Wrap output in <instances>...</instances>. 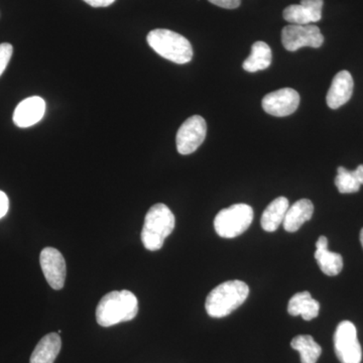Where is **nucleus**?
<instances>
[{
    "instance_id": "nucleus-1",
    "label": "nucleus",
    "mask_w": 363,
    "mask_h": 363,
    "mask_svg": "<svg viewBox=\"0 0 363 363\" xmlns=\"http://www.w3.org/2000/svg\"><path fill=\"white\" fill-rule=\"evenodd\" d=\"M138 313V301L130 291H112L100 300L96 308L97 323L111 327L131 321Z\"/></svg>"
},
{
    "instance_id": "nucleus-2",
    "label": "nucleus",
    "mask_w": 363,
    "mask_h": 363,
    "mask_svg": "<svg viewBox=\"0 0 363 363\" xmlns=\"http://www.w3.org/2000/svg\"><path fill=\"white\" fill-rule=\"evenodd\" d=\"M250 286L242 281H227L214 288L207 296L205 309L212 318L228 316L247 301Z\"/></svg>"
},
{
    "instance_id": "nucleus-3",
    "label": "nucleus",
    "mask_w": 363,
    "mask_h": 363,
    "mask_svg": "<svg viewBox=\"0 0 363 363\" xmlns=\"http://www.w3.org/2000/svg\"><path fill=\"white\" fill-rule=\"evenodd\" d=\"M176 219L167 205L157 203L145 215L142 230L143 247L150 252L161 250L169 234L175 228Z\"/></svg>"
},
{
    "instance_id": "nucleus-4",
    "label": "nucleus",
    "mask_w": 363,
    "mask_h": 363,
    "mask_svg": "<svg viewBox=\"0 0 363 363\" xmlns=\"http://www.w3.org/2000/svg\"><path fill=\"white\" fill-rule=\"evenodd\" d=\"M147 44L162 58L183 65L193 58L191 43L180 33L173 30L157 28L147 35Z\"/></svg>"
},
{
    "instance_id": "nucleus-5",
    "label": "nucleus",
    "mask_w": 363,
    "mask_h": 363,
    "mask_svg": "<svg viewBox=\"0 0 363 363\" xmlns=\"http://www.w3.org/2000/svg\"><path fill=\"white\" fill-rule=\"evenodd\" d=\"M252 220V208L240 203L222 209L215 217L214 228L220 238H238L250 228Z\"/></svg>"
},
{
    "instance_id": "nucleus-6",
    "label": "nucleus",
    "mask_w": 363,
    "mask_h": 363,
    "mask_svg": "<svg viewBox=\"0 0 363 363\" xmlns=\"http://www.w3.org/2000/svg\"><path fill=\"white\" fill-rule=\"evenodd\" d=\"M334 350L341 363H362V350L355 325L350 321L338 324L334 333Z\"/></svg>"
},
{
    "instance_id": "nucleus-7",
    "label": "nucleus",
    "mask_w": 363,
    "mask_h": 363,
    "mask_svg": "<svg viewBox=\"0 0 363 363\" xmlns=\"http://www.w3.org/2000/svg\"><path fill=\"white\" fill-rule=\"evenodd\" d=\"M281 43L286 51L296 52L301 48L318 49L324 43L321 30L314 25H289L281 30Z\"/></svg>"
},
{
    "instance_id": "nucleus-8",
    "label": "nucleus",
    "mask_w": 363,
    "mask_h": 363,
    "mask_svg": "<svg viewBox=\"0 0 363 363\" xmlns=\"http://www.w3.org/2000/svg\"><path fill=\"white\" fill-rule=\"evenodd\" d=\"M207 124L200 116L189 117L179 128L176 136L177 150L179 154H193L202 145L206 138Z\"/></svg>"
},
{
    "instance_id": "nucleus-9",
    "label": "nucleus",
    "mask_w": 363,
    "mask_h": 363,
    "mask_svg": "<svg viewBox=\"0 0 363 363\" xmlns=\"http://www.w3.org/2000/svg\"><path fill=\"white\" fill-rule=\"evenodd\" d=\"M262 105L264 111L272 116H291L300 105V95L293 88H281L267 94Z\"/></svg>"
},
{
    "instance_id": "nucleus-10",
    "label": "nucleus",
    "mask_w": 363,
    "mask_h": 363,
    "mask_svg": "<svg viewBox=\"0 0 363 363\" xmlns=\"http://www.w3.org/2000/svg\"><path fill=\"white\" fill-rule=\"evenodd\" d=\"M40 267L48 284L54 290H61L65 285L66 262L56 248L45 247L40 255Z\"/></svg>"
},
{
    "instance_id": "nucleus-11",
    "label": "nucleus",
    "mask_w": 363,
    "mask_h": 363,
    "mask_svg": "<svg viewBox=\"0 0 363 363\" xmlns=\"http://www.w3.org/2000/svg\"><path fill=\"white\" fill-rule=\"evenodd\" d=\"M323 6V0H301L300 4L286 7L283 16L291 25H310L321 20Z\"/></svg>"
},
{
    "instance_id": "nucleus-12",
    "label": "nucleus",
    "mask_w": 363,
    "mask_h": 363,
    "mask_svg": "<svg viewBox=\"0 0 363 363\" xmlns=\"http://www.w3.org/2000/svg\"><path fill=\"white\" fill-rule=\"evenodd\" d=\"M45 112V102L42 97L26 98L16 106L13 113V123L18 128H30L42 121Z\"/></svg>"
},
{
    "instance_id": "nucleus-13",
    "label": "nucleus",
    "mask_w": 363,
    "mask_h": 363,
    "mask_svg": "<svg viewBox=\"0 0 363 363\" xmlns=\"http://www.w3.org/2000/svg\"><path fill=\"white\" fill-rule=\"evenodd\" d=\"M353 88L354 82L350 72H338L332 81L330 89L327 93V105L331 109H338L339 107L343 106L352 96Z\"/></svg>"
},
{
    "instance_id": "nucleus-14",
    "label": "nucleus",
    "mask_w": 363,
    "mask_h": 363,
    "mask_svg": "<svg viewBox=\"0 0 363 363\" xmlns=\"http://www.w3.org/2000/svg\"><path fill=\"white\" fill-rule=\"evenodd\" d=\"M314 257L320 269L326 276H337L342 271V257L339 253L332 252L330 250H328V240H327L326 236L322 235L318 238L316 252H315Z\"/></svg>"
},
{
    "instance_id": "nucleus-15",
    "label": "nucleus",
    "mask_w": 363,
    "mask_h": 363,
    "mask_svg": "<svg viewBox=\"0 0 363 363\" xmlns=\"http://www.w3.org/2000/svg\"><path fill=\"white\" fill-rule=\"evenodd\" d=\"M314 213V205L308 199H301L294 203L286 211L283 226L288 233H296L305 222L309 221Z\"/></svg>"
},
{
    "instance_id": "nucleus-16",
    "label": "nucleus",
    "mask_w": 363,
    "mask_h": 363,
    "mask_svg": "<svg viewBox=\"0 0 363 363\" xmlns=\"http://www.w3.org/2000/svg\"><path fill=\"white\" fill-rule=\"evenodd\" d=\"M320 311V304L312 298L308 291L297 293L289 301L288 312L292 316H302L305 321H311L318 317Z\"/></svg>"
},
{
    "instance_id": "nucleus-17",
    "label": "nucleus",
    "mask_w": 363,
    "mask_h": 363,
    "mask_svg": "<svg viewBox=\"0 0 363 363\" xmlns=\"http://www.w3.org/2000/svg\"><path fill=\"white\" fill-rule=\"evenodd\" d=\"M62 347L59 333H50L40 339L30 357V363H54Z\"/></svg>"
},
{
    "instance_id": "nucleus-18",
    "label": "nucleus",
    "mask_w": 363,
    "mask_h": 363,
    "mask_svg": "<svg viewBox=\"0 0 363 363\" xmlns=\"http://www.w3.org/2000/svg\"><path fill=\"white\" fill-rule=\"evenodd\" d=\"M290 204L286 197H279L269 203L260 219L262 229L267 233H274L285 219Z\"/></svg>"
},
{
    "instance_id": "nucleus-19",
    "label": "nucleus",
    "mask_w": 363,
    "mask_h": 363,
    "mask_svg": "<svg viewBox=\"0 0 363 363\" xmlns=\"http://www.w3.org/2000/svg\"><path fill=\"white\" fill-rule=\"evenodd\" d=\"M272 54L271 48L267 43L255 42L252 47L250 57L242 64V68L250 73L266 70L272 64Z\"/></svg>"
},
{
    "instance_id": "nucleus-20",
    "label": "nucleus",
    "mask_w": 363,
    "mask_h": 363,
    "mask_svg": "<svg viewBox=\"0 0 363 363\" xmlns=\"http://www.w3.org/2000/svg\"><path fill=\"white\" fill-rule=\"evenodd\" d=\"M335 185L341 194H351L359 191L363 185V164H359L354 171H348L344 167H339Z\"/></svg>"
},
{
    "instance_id": "nucleus-21",
    "label": "nucleus",
    "mask_w": 363,
    "mask_h": 363,
    "mask_svg": "<svg viewBox=\"0 0 363 363\" xmlns=\"http://www.w3.org/2000/svg\"><path fill=\"white\" fill-rule=\"evenodd\" d=\"M293 350L301 355V363H316L322 354V348L311 335H298L291 341Z\"/></svg>"
},
{
    "instance_id": "nucleus-22",
    "label": "nucleus",
    "mask_w": 363,
    "mask_h": 363,
    "mask_svg": "<svg viewBox=\"0 0 363 363\" xmlns=\"http://www.w3.org/2000/svg\"><path fill=\"white\" fill-rule=\"evenodd\" d=\"M13 45L9 43H4L0 44V76L6 71L9 61H11V56H13Z\"/></svg>"
},
{
    "instance_id": "nucleus-23",
    "label": "nucleus",
    "mask_w": 363,
    "mask_h": 363,
    "mask_svg": "<svg viewBox=\"0 0 363 363\" xmlns=\"http://www.w3.org/2000/svg\"><path fill=\"white\" fill-rule=\"evenodd\" d=\"M214 6L222 7V9H234L240 6L241 0H208Z\"/></svg>"
},
{
    "instance_id": "nucleus-24",
    "label": "nucleus",
    "mask_w": 363,
    "mask_h": 363,
    "mask_svg": "<svg viewBox=\"0 0 363 363\" xmlns=\"http://www.w3.org/2000/svg\"><path fill=\"white\" fill-rule=\"evenodd\" d=\"M9 201L6 193L0 191V219L9 212Z\"/></svg>"
},
{
    "instance_id": "nucleus-25",
    "label": "nucleus",
    "mask_w": 363,
    "mask_h": 363,
    "mask_svg": "<svg viewBox=\"0 0 363 363\" xmlns=\"http://www.w3.org/2000/svg\"><path fill=\"white\" fill-rule=\"evenodd\" d=\"M84 1L93 7H106L111 6L116 0H84Z\"/></svg>"
},
{
    "instance_id": "nucleus-26",
    "label": "nucleus",
    "mask_w": 363,
    "mask_h": 363,
    "mask_svg": "<svg viewBox=\"0 0 363 363\" xmlns=\"http://www.w3.org/2000/svg\"><path fill=\"white\" fill-rule=\"evenodd\" d=\"M360 242H362L363 247V228L362 229V231H360Z\"/></svg>"
}]
</instances>
